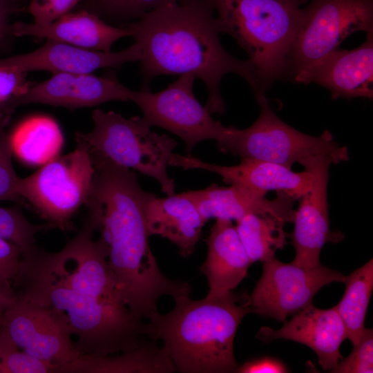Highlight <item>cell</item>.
<instances>
[{"label": "cell", "instance_id": "9", "mask_svg": "<svg viewBox=\"0 0 373 373\" xmlns=\"http://www.w3.org/2000/svg\"><path fill=\"white\" fill-rule=\"evenodd\" d=\"M76 148L58 155L28 177L19 178L18 193L41 218L66 231L78 209L91 196L95 167L86 144L76 137Z\"/></svg>", "mask_w": 373, "mask_h": 373}, {"label": "cell", "instance_id": "12", "mask_svg": "<svg viewBox=\"0 0 373 373\" xmlns=\"http://www.w3.org/2000/svg\"><path fill=\"white\" fill-rule=\"evenodd\" d=\"M0 328L21 351L53 364L58 373H65L81 356L72 336L50 312L19 296L4 313Z\"/></svg>", "mask_w": 373, "mask_h": 373}, {"label": "cell", "instance_id": "15", "mask_svg": "<svg viewBox=\"0 0 373 373\" xmlns=\"http://www.w3.org/2000/svg\"><path fill=\"white\" fill-rule=\"evenodd\" d=\"M169 166L184 169H202L219 175L228 183L267 193L284 192L298 200L312 187L314 175L309 170L294 172L291 168L259 160L241 159L238 164L222 166L205 162L191 155L173 153Z\"/></svg>", "mask_w": 373, "mask_h": 373}, {"label": "cell", "instance_id": "32", "mask_svg": "<svg viewBox=\"0 0 373 373\" xmlns=\"http://www.w3.org/2000/svg\"><path fill=\"white\" fill-rule=\"evenodd\" d=\"M27 72L0 59V110L30 86Z\"/></svg>", "mask_w": 373, "mask_h": 373}, {"label": "cell", "instance_id": "20", "mask_svg": "<svg viewBox=\"0 0 373 373\" xmlns=\"http://www.w3.org/2000/svg\"><path fill=\"white\" fill-rule=\"evenodd\" d=\"M12 31L14 37L30 36L105 52L119 39L131 37L126 26H111L88 10L70 12L45 26L17 21Z\"/></svg>", "mask_w": 373, "mask_h": 373}, {"label": "cell", "instance_id": "33", "mask_svg": "<svg viewBox=\"0 0 373 373\" xmlns=\"http://www.w3.org/2000/svg\"><path fill=\"white\" fill-rule=\"evenodd\" d=\"M83 0H30L28 12L33 18V23L48 25L71 12Z\"/></svg>", "mask_w": 373, "mask_h": 373}, {"label": "cell", "instance_id": "38", "mask_svg": "<svg viewBox=\"0 0 373 373\" xmlns=\"http://www.w3.org/2000/svg\"><path fill=\"white\" fill-rule=\"evenodd\" d=\"M17 298V294L12 295L0 294V325L6 309Z\"/></svg>", "mask_w": 373, "mask_h": 373}, {"label": "cell", "instance_id": "2", "mask_svg": "<svg viewBox=\"0 0 373 373\" xmlns=\"http://www.w3.org/2000/svg\"><path fill=\"white\" fill-rule=\"evenodd\" d=\"M95 167L87 208L99 217V230L108 246V260L127 307L148 320L163 296L173 298L192 292L189 283L163 274L151 251L145 208L155 195L144 191L132 169L91 156Z\"/></svg>", "mask_w": 373, "mask_h": 373}, {"label": "cell", "instance_id": "24", "mask_svg": "<svg viewBox=\"0 0 373 373\" xmlns=\"http://www.w3.org/2000/svg\"><path fill=\"white\" fill-rule=\"evenodd\" d=\"M8 137L12 154L31 166H42L58 156L64 144L59 126L45 115L23 119Z\"/></svg>", "mask_w": 373, "mask_h": 373}, {"label": "cell", "instance_id": "36", "mask_svg": "<svg viewBox=\"0 0 373 373\" xmlns=\"http://www.w3.org/2000/svg\"><path fill=\"white\" fill-rule=\"evenodd\" d=\"M287 365L280 360L273 357H261L239 365L238 373H285L289 372Z\"/></svg>", "mask_w": 373, "mask_h": 373}, {"label": "cell", "instance_id": "26", "mask_svg": "<svg viewBox=\"0 0 373 373\" xmlns=\"http://www.w3.org/2000/svg\"><path fill=\"white\" fill-rule=\"evenodd\" d=\"M345 291L335 305L345 326L347 338L356 345L366 328L364 326L367 306L373 289V260L345 276Z\"/></svg>", "mask_w": 373, "mask_h": 373}, {"label": "cell", "instance_id": "18", "mask_svg": "<svg viewBox=\"0 0 373 373\" xmlns=\"http://www.w3.org/2000/svg\"><path fill=\"white\" fill-rule=\"evenodd\" d=\"M142 51L134 43L117 52H105L80 48L47 40L31 52L4 58L23 71L46 70L55 73H92L102 68H120L124 64L140 61Z\"/></svg>", "mask_w": 373, "mask_h": 373}, {"label": "cell", "instance_id": "28", "mask_svg": "<svg viewBox=\"0 0 373 373\" xmlns=\"http://www.w3.org/2000/svg\"><path fill=\"white\" fill-rule=\"evenodd\" d=\"M181 0H90L91 10L112 21L138 19L146 13Z\"/></svg>", "mask_w": 373, "mask_h": 373}, {"label": "cell", "instance_id": "16", "mask_svg": "<svg viewBox=\"0 0 373 373\" xmlns=\"http://www.w3.org/2000/svg\"><path fill=\"white\" fill-rule=\"evenodd\" d=\"M256 338L267 343L283 338L304 344L317 354L324 370H332L343 358L340 346L347 333L335 306L319 309L311 304L284 322L279 329L262 327Z\"/></svg>", "mask_w": 373, "mask_h": 373}, {"label": "cell", "instance_id": "13", "mask_svg": "<svg viewBox=\"0 0 373 373\" xmlns=\"http://www.w3.org/2000/svg\"><path fill=\"white\" fill-rule=\"evenodd\" d=\"M332 164L333 160L326 155L309 157L301 164L312 172L314 178L310 190L298 199L292 221L294 230L289 237L296 251L292 262L302 267L312 268L320 264L324 245L339 242L344 237L329 228L327 183Z\"/></svg>", "mask_w": 373, "mask_h": 373}, {"label": "cell", "instance_id": "35", "mask_svg": "<svg viewBox=\"0 0 373 373\" xmlns=\"http://www.w3.org/2000/svg\"><path fill=\"white\" fill-rule=\"evenodd\" d=\"M21 258V250L17 246L0 238V271L12 282L18 273Z\"/></svg>", "mask_w": 373, "mask_h": 373}, {"label": "cell", "instance_id": "14", "mask_svg": "<svg viewBox=\"0 0 373 373\" xmlns=\"http://www.w3.org/2000/svg\"><path fill=\"white\" fill-rule=\"evenodd\" d=\"M135 90L123 85L114 74L55 73L31 85L1 110L10 115L19 106L41 104L69 109L93 107L111 101H132Z\"/></svg>", "mask_w": 373, "mask_h": 373}, {"label": "cell", "instance_id": "11", "mask_svg": "<svg viewBox=\"0 0 373 373\" xmlns=\"http://www.w3.org/2000/svg\"><path fill=\"white\" fill-rule=\"evenodd\" d=\"M262 274L247 305L251 313L285 322L312 304L315 294L325 285L344 283L345 276L323 266L305 268L292 262L284 263L276 257L262 262Z\"/></svg>", "mask_w": 373, "mask_h": 373}, {"label": "cell", "instance_id": "23", "mask_svg": "<svg viewBox=\"0 0 373 373\" xmlns=\"http://www.w3.org/2000/svg\"><path fill=\"white\" fill-rule=\"evenodd\" d=\"M156 341H144L135 350L105 356L81 355L65 372L172 373L174 364Z\"/></svg>", "mask_w": 373, "mask_h": 373}, {"label": "cell", "instance_id": "31", "mask_svg": "<svg viewBox=\"0 0 373 373\" xmlns=\"http://www.w3.org/2000/svg\"><path fill=\"white\" fill-rule=\"evenodd\" d=\"M333 373H372L373 372V331L367 329L353 350L332 369Z\"/></svg>", "mask_w": 373, "mask_h": 373}, {"label": "cell", "instance_id": "30", "mask_svg": "<svg viewBox=\"0 0 373 373\" xmlns=\"http://www.w3.org/2000/svg\"><path fill=\"white\" fill-rule=\"evenodd\" d=\"M6 123L0 124V201L23 202L18 193L17 177L12 162V152L8 133L4 131Z\"/></svg>", "mask_w": 373, "mask_h": 373}, {"label": "cell", "instance_id": "8", "mask_svg": "<svg viewBox=\"0 0 373 373\" xmlns=\"http://www.w3.org/2000/svg\"><path fill=\"white\" fill-rule=\"evenodd\" d=\"M255 98L260 107L258 119L245 129L232 126L228 137L216 144L222 152L240 159L267 161L289 168L318 155H328L334 164L349 160L347 148L336 142L329 131H325L318 137L303 133L274 113L265 94Z\"/></svg>", "mask_w": 373, "mask_h": 373}, {"label": "cell", "instance_id": "29", "mask_svg": "<svg viewBox=\"0 0 373 373\" xmlns=\"http://www.w3.org/2000/svg\"><path fill=\"white\" fill-rule=\"evenodd\" d=\"M49 372H57L56 366L21 351L0 328V373Z\"/></svg>", "mask_w": 373, "mask_h": 373}, {"label": "cell", "instance_id": "25", "mask_svg": "<svg viewBox=\"0 0 373 373\" xmlns=\"http://www.w3.org/2000/svg\"><path fill=\"white\" fill-rule=\"evenodd\" d=\"M285 222L271 216L249 213L236 220V229L251 263L275 258L288 244Z\"/></svg>", "mask_w": 373, "mask_h": 373}, {"label": "cell", "instance_id": "5", "mask_svg": "<svg viewBox=\"0 0 373 373\" xmlns=\"http://www.w3.org/2000/svg\"><path fill=\"white\" fill-rule=\"evenodd\" d=\"M220 33L247 54L260 93L284 77L286 63L308 0H208Z\"/></svg>", "mask_w": 373, "mask_h": 373}, {"label": "cell", "instance_id": "22", "mask_svg": "<svg viewBox=\"0 0 373 373\" xmlns=\"http://www.w3.org/2000/svg\"><path fill=\"white\" fill-rule=\"evenodd\" d=\"M145 219L149 236L168 239L184 258L194 253L206 223L185 192L165 198L154 195L146 204Z\"/></svg>", "mask_w": 373, "mask_h": 373}, {"label": "cell", "instance_id": "3", "mask_svg": "<svg viewBox=\"0 0 373 373\" xmlns=\"http://www.w3.org/2000/svg\"><path fill=\"white\" fill-rule=\"evenodd\" d=\"M142 51V88L150 89L157 76L191 75L208 92L206 108L222 114L220 82L228 73L244 78L254 96L262 94L254 68L228 52L219 37L208 0H181L149 12L126 25Z\"/></svg>", "mask_w": 373, "mask_h": 373}, {"label": "cell", "instance_id": "37", "mask_svg": "<svg viewBox=\"0 0 373 373\" xmlns=\"http://www.w3.org/2000/svg\"><path fill=\"white\" fill-rule=\"evenodd\" d=\"M12 280L2 271H0V294H15L16 292L12 285Z\"/></svg>", "mask_w": 373, "mask_h": 373}, {"label": "cell", "instance_id": "19", "mask_svg": "<svg viewBox=\"0 0 373 373\" xmlns=\"http://www.w3.org/2000/svg\"><path fill=\"white\" fill-rule=\"evenodd\" d=\"M329 90L332 99L373 97V32L352 50L336 49L305 77Z\"/></svg>", "mask_w": 373, "mask_h": 373}, {"label": "cell", "instance_id": "10", "mask_svg": "<svg viewBox=\"0 0 373 373\" xmlns=\"http://www.w3.org/2000/svg\"><path fill=\"white\" fill-rule=\"evenodd\" d=\"M195 79L191 75H180L159 92L144 88L135 90L132 99L151 126L162 128L181 138L188 155L202 141L222 142L232 128L216 121L197 99L193 92Z\"/></svg>", "mask_w": 373, "mask_h": 373}, {"label": "cell", "instance_id": "1", "mask_svg": "<svg viewBox=\"0 0 373 373\" xmlns=\"http://www.w3.org/2000/svg\"><path fill=\"white\" fill-rule=\"evenodd\" d=\"M99 218L88 209L77 234L59 251L37 247L21 258L12 283L17 296L50 312L73 336L81 355L127 352L146 341V322L126 305L109 266Z\"/></svg>", "mask_w": 373, "mask_h": 373}, {"label": "cell", "instance_id": "27", "mask_svg": "<svg viewBox=\"0 0 373 373\" xmlns=\"http://www.w3.org/2000/svg\"><path fill=\"white\" fill-rule=\"evenodd\" d=\"M52 228L54 227L48 223L30 222L19 207H0V238L17 246L22 258L30 256L37 249L36 235Z\"/></svg>", "mask_w": 373, "mask_h": 373}, {"label": "cell", "instance_id": "17", "mask_svg": "<svg viewBox=\"0 0 373 373\" xmlns=\"http://www.w3.org/2000/svg\"><path fill=\"white\" fill-rule=\"evenodd\" d=\"M207 222L211 218L238 220L254 213L271 216L283 222L293 221L294 203L298 199L284 192H276L277 198L268 200L267 193L238 184L229 186L213 183L200 190L185 191Z\"/></svg>", "mask_w": 373, "mask_h": 373}, {"label": "cell", "instance_id": "39", "mask_svg": "<svg viewBox=\"0 0 373 373\" xmlns=\"http://www.w3.org/2000/svg\"><path fill=\"white\" fill-rule=\"evenodd\" d=\"M8 117L9 116L6 115L0 111V124L3 123H7Z\"/></svg>", "mask_w": 373, "mask_h": 373}, {"label": "cell", "instance_id": "6", "mask_svg": "<svg viewBox=\"0 0 373 373\" xmlns=\"http://www.w3.org/2000/svg\"><path fill=\"white\" fill-rule=\"evenodd\" d=\"M93 128L76 137L86 145L90 155L137 171L156 180L167 195L175 193V184L167 167L177 142L159 134L142 117L126 118L114 111L95 109L92 113Z\"/></svg>", "mask_w": 373, "mask_h": 373}, {"label": "cell", "instance_id": "7", "mask_svg": "<svg viewBox=\"0 0 373 373\" xmlns=\"http://www.w3.org/2000/svg\"><path fill=\"white\" fill-rule=\"evenodd\" d=\"M356 31L373 32V0H310L303 8L283 77L303 84L308 74Z\"/></svg>", "mask_w": 373, "mask_h": 373}, {"label": "cell", "instance_id": "21", "mask_svg": "<svg viewBox=\"0 0 373 373\" xmlns=\"http://www.w3.org/2000/svg\"><path fill=\"white\" fill-rule=\"evenodd\" d=\"M207 255L200 266L206 276L208 297L233 291L246 277L251 262L229 220L216 219L205 239Z\"/></svg>", "mask_w": 373, "mask_h": 373}, {"label": "cell", "instance_id": "4", "mask_svg": "<svg viewBox=\"0 0 373 373\" xmlns=\"http://www.w3.org/2000/svg\"><path fill=\"white\" fill-rule=\"evenodd\" d=\"M246 293L233 291L193 300L174 298L168 313L159 312L146 322V336L160 341L162 349L182 373H230L238 367L233 341L242 318L251 313Z\"/></svg>", "mask_w": 373, "mask_h": 373}, {"label": "cell", "instance_id": "34", "mask_svg": "<svg viewBox=\"0 0 373 373\" xmlns=\"http://www.w3.org/2000/svg\"><path fill=\"white\" fill-rule=\"evenodd\" d=\"M23 0H0V50L8 48L14 37L12 31V17L21 11Z\"/></svg>", "mask_w": 373, "mask_h": 373}]
</instances>
